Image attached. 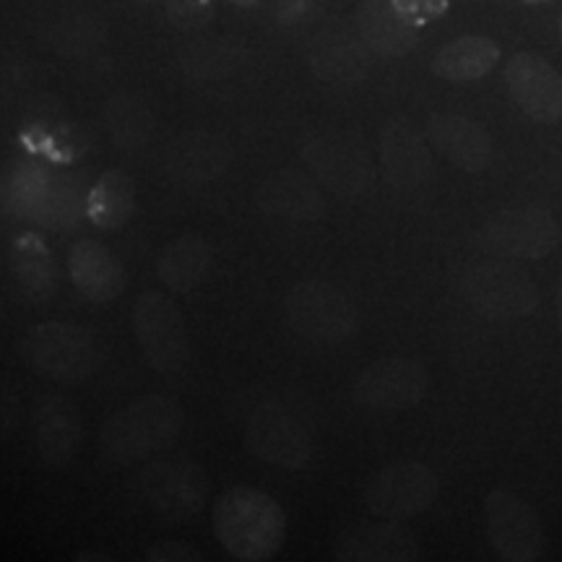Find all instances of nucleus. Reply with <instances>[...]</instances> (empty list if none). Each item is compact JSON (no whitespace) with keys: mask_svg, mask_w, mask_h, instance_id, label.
Returning a JSON list of instances; mask_svg holds the SVG:
<instances>
[{"mask_svg":"<svg viewBox=\"0 0 562 562\" xmlns=\"http://www.w3.org/2000/svg\"><path fill=\"white\" fill-rule=\"evenodd\" d=\"M104 128L121 151H140L154 140L157 115L138 94H115L104 104Z\"/></svg>","mask_w":562,"mask_h":562,"instance_id":"27","label":"nucleus"},{"mask_svg":"<svg viewBox=\"0 0 562 562\" xmlns=\"http://www.w3.org/2000/svg\"><path fill=\"white\" fill-rule=\"evenodd\" d=\"M378 149H381L385 180L398 191H417V188L432 180L435 161L430 146H427L425 136L404 117H393L383 125Z\"/></svg>","mask_w":562,"mask_h":562,"instance_id":"17","label":"nucleus"},{"mask_svg":"<svg viewBox=\"0 0 562 562\" xmlns=\"http://www.w3.org/2000/svg\"><path fill=\"white\" fill-rule=\"evenodd\" d=\"M505 87L513 102L531 121L558 123L562 117V76L560 70L533 53H516L505 66Z\"/></svg>","mask_w":562,"mask_h":562,"instance_id":"15","label":"nucleus"},{"mask_svg":"<svg viewBox=\"0 0 562 562\" xmlns=\"http://www.w3.org/2000/svg\"><path fill=\"white\" fill-rule=\"evenodd\" d=\"M83 422L79 404L58 393H45L32 406V440L47 467H66L81 448Z\"/></svg>","mask_w":562,"mask_h":562,"instance_id":"16","label":"nucleus"},{"mask_svg":"<svg viewBox=\"0 0 562 562\" xmlns=\"http://www.w3.org/2000/svg\"><path fill=\"white\" fill-rule=\"evenodd\" d=\"M364 50L368 47L360 42L355 45H336V42H328V45L315 47L311 60L313 68L318 70V76L328 81H357L364 70Z\"/></svg>","mask_w":562,"mask_h":562,"instance_id":"31","label":"nucleus"},{"mask_svg":"<svg viewBox=\"0 0 562 562\" xmlns=\"http://www.w3.org/2000/svg\"><path fill=\"white\" fill-rule=\"evenodd\" d=\"M302 161L307 172L321 186L341 195V199H357L372 186L375 167H372L370 151L360 144V138L336 131H311L305 133L300 146Z\"/></svg>","mask_w":562,"mask_h":562,"instance_id":"6","label":"nucleus"},{"mask_svg":"<svg viewBox=\"0 0 562 562\" xmlns=\"http://www.w3.org/2000/svg\"><path fill=\"white\" fill-rule=\"evenodd\" d=\"M560 32H562V21H560Z\"/></svg>","mask_w":562,"mask_h":562,"instance_id":"41","label":"nucleus"},{"mask_svg":"<svg viewBox=\"0 0 562 562\" xmlns=\"http://www.w3.org/2000/svg\"><path fill=\"white\" fill-rule=\"evenodd\" d=\"M430 389L425 364L409 357H383L364 364L355 378V398L368 409H412Z\"/></svg>","mask_w":562,"mask_h":562,"instance_id":"12","label":"nucleus"},{"mask_svg":"<svg viewBox=\"0 0 562 562\" xmlns=\"http://www.w3.org/2000/svg\"><path fill=\"white\" fill-rule=\"evenodd\" d=\"M68 277L89 302L108 305L125 290L123 263L108 245L81 237L68 250Z\"/></svg>","mask_w":562,"mask_h":562,"instance_id":"18","label":"nucleus"},{"mask_svg":"<svg viewBox=\"0 0 562 562\" xmlns=\"http://www.w3.org/2000/svg\"><path fill=\"white\" fill-rule=\"evenodd\" d=\"M487 533L497 558L529 562L542 558L544 531L539 513L510 490H492L487 497Z\"/></svg>","mask_w":562,"mask_h":562,"instance_id":"13","label":"nucleus"},{"mask_svg":"<svg viewBox=\"0 0 562 562\" xmlns=\"http://www.w3.org/2000/svg\"><path fill=\"white\" fill-rule=\"evenodd\" d=\"M235 5H240V9H252V5L258 3V0H232Z\"/></svg>","mask_w":562,"mask_h":562,"instance_id":"39","label":"nucleus"},{"mask_svg":"<svg viewBox=\"0 0 562 562\" xmlns=\"http://www.w3.org/2000/svg\"><path fill=\"white\" fill-rule=\"evenodd\" d=\"M357 37L368 53L398 58L417 45V26L398 16L391 0H364L357 11Z\"/></svg>","mask_w":562,"mask_h":562,"instance_id":"22","label":"nucleus"},{"mask_svg":"<svg viewBox=\"0 0 562 562\" xmlns=\"http://www.w3.org/2000/svg\"><path fill=\"white\" fill-rule=\"evenodd\" d=\"M138 206L136 180L125 170H108L87 193V220L104 232L121 229Z\"/></svg>","mask_w":562,"mask_h":562,"instance_id":"26","label":"nucleus"},{"mask_svg":"<svg viewBox=\"0 0 562 562\" xmlns=\"http://www.w3.org/2000/svg\"><path fill=\"white\" fill-rule=\"evenodd\" d=\"M131 326L144 360L161 375L178 372L191 355V336L180 307L161 292H144L131 307Z\"/></svg>","mask_w":562,"mask_h":562,"instance_id":"8","label":"nucleus"},{"mask_svg":"<svg viewBox=\"0 0 562 562\" xmlns=\"http://www.w3.org/2000/svg\"><path fill=\"white\" fill-rule=\"evenodd\" d=\"M558 326L562 331V277H560V286H558Z\"/></svg>","mask_w":562,"mask_h":562,"instance_id":"38","label":"nucleus"},{"mask_svg":"<svg viewBox=\"0 0 562 562\" xmlns=\"http://www.w3.org/2000/svg\"><path fill=\"white\" fill-rule=\"evenodd\" d=\"M19 414H21V404H19L16 391H13L5 381H0V440L16 432Z\"/></svg>","mask_w":562,"mask_h":562,"instance_id":"35","label":"nucleus"},{"mask_svg":"<svg viewBox=\"0 0 562 562\" xmlns=\"http://www.w3.org/2000/svg\"><path fill=\"white\" fill-rule=\"evenodd\" d=\"M55 186V175L40 161H21L5 180V209L24 222H37L45 214Z\"/></svg>","mask_w":562,"mask_h":562,"instance_id":"28","label":"nucleus"},{"mask_svg":"<svg viewBox=\"0 0 562 562\" xmlns=\"http://www.w3.org/2000/svg\"><path fill=\"white\" fill-rule=\"evenodd\" d=\"M334 554L339 560H417L419 544L393 518L375 524H357L336 539Z\"/></svg>","mask_w":562,"mask_h":562,"instance_id":"20","label":"nucleus"},{"mask_svg":"<svg viewBox=\"0 0 562 562\" xmlns=\"http://www.w3.org/2000/svg\"><path fill=\"white\" fill-rule=\"evenodd\" d=\"M245 448L273 469L300 472L311 467L315 442L311 427L279 402L258 404L245 422Z\"/></svg>","mask_w":562,"mask_h":562,"instance_id":"7","label":"nucleus"},{"mask_svg":"<svg viewBox=\"0 0 562 562\" xmlns=\"http://www.w3.org/2000/svg\"><path fill=\"white\" fill-rule=\"evenodd\" d=\"M53 42L58 45L63 55H70V58H79V55H87L94 50L102 42V24L97 19L89 16H74L68 21H60L53 32Z\"/></svg>","mask_w":562,"mask_h":562,"instance_id":"32","label":"nucleus"},{"mask_svg":"<svg viewBox=\"0 0 562 562\" xmlns=\"http://www.w3.org/2000/svg\"><path fill=\"white\" fill-rule=\"evenodd\" d=\"M362 497L375 516L402 521L430 508L438 497V476L419 461H398L372 474Z\"/></svg>","mask_w":562,"mask_h":562,"instance_id":"11","label":"nucleus"},{"mask_svg":"<svg viewBox=\"0 0 562 562\" xmlns=\"http://www.w3.org/2000/svg\"><path fill=\"white\" fill-rule=\"evenodd\" d=\"M232 161L229 138L222 131L191 128L175 136L165 149V170L180 186H206L220 180Z\"/></svg>","mask_w":562,"mask_h":562,"instance_id":"14","label":"nucleus"},{"mask_svg":"<svg viewBox=\"0 0 562 562\" xmlns=\"http://www.w3.org/2000/svg\"><path fill=\"white\" fill-rule=\"evenodd\" d=\"M459 286L469 305L492 321L524 318L537 307L539 300L529 273L510 263L508 258L463 266Z\"/></svg>","mask_w":562,"mask_h":562,"instance_id":"5","label":"nucleus"},{"mask_svg":"<svg viewBox=\"0 0 562 562\" xmlns=\"http://www.w3.org/2000/svg\"><path fill=\"white\" fill-rule=\"evenodd\" d=\"M165 11L178 30L195 32L209 26V21L214 19L216 3L214 0H167Z\"/></svg>","mask_w":562,"mask_h":562,"instance_id":"33","label":"nucleus"},{"mask_svg":"<svg viewBox=\"0 0 562 562\" xmlns=\"http://www.w3.org/2000/svg\"><path fill=\"white\" fill-rule=\"evenodd\" d=\"M13 279L34 305H47L58 294V263L47 243L34 232L21 235L13 245Z\"/></svg>","mask_w":562,"mask_h":562,"instance_id":"25","label":"nucleus"},{"mask_svg":"<svg viewBox=\"0 0 562 562\" xmlns=\"http://www.w3.org/2000/svg\"><path fill=\"white\" fill-rule=\"evenodd\" d=\"M211 529L235 560L266 562L277 558L284 547L286 516L269 492L240 484L216 497Z\"/></svg>","mask_w":562,"mask_h":562,"instance_id":"1","label":"nucleus"},{"mask_svg":"<svg viewBox=\"0 0 562 562\" xmlns=\"http://www.w3.org/2000/svg\"><path fill=\"white\" fill-rule=\"evenodd\" d=\"M21 357L37 375L60 385L89 381L100 362L91 336L66 321H45L32 326L21 341Z\"/></svg>","mask_w":562,"mask_h":562,"instance_id":"4","label":"nucleus"},{"mask_svg":"<svg viewBox=\"0 0 562 562\" xmlns=\"http://www.w3.org/2000/svg\"><path fill=\"white\" fill-rule=\"evenodd\" d=\"M256 203L263 214L286 222H315L326 211L323 193L311 172L284 167L266 178L256 191Z\"/></svg>","mask_w":562,"mask_h":562,"instance_id":"19","label":"nucleus"},{"mask_svg":"<svg viewBox=\"0 0 562 562\" xmlns=\"http://www.w3.org/2000/svg\"><path fill=\"white\" fill-rule=\"evenodd\" d=\"M211 261H214L211 245L201 235L188 232V235L175 237L161 248L157 258V277L167 290L180 294L191 292L206 281Z\"/></svg>","mask_w":562,"mask_h":562,"instance_id":"24","label":"nucleus"},{"mask_svg":"<svg viewBox=\"0 0 562 562\" xmlns=\"http://www.w3.org/2000/svg\"><path fill=\"white\" fill-rule=\"evenodd\" d=\"M284 321L294 334L313 344L347 341L360 328L355 302L323 279H300L284 294Z\"/></svg>","mask_w":562,"mask_h":562,"instance_id":"3","label":"nucleus"},{"mask_svg":"<svg viewBox=\"0 0 562 562\" xmlns=\"http://www.w3.org/2000/svg\"><path fill=\"white\" fill-rule=\"evenodd\" d=\"M307 11H311V0H281L279 3V19L286 21V24L300 21Z\"/></svg>","mask_w":562,"mask_h":562,"instance_id":"37","label":"nucleus"},{"mask_svg":"<svg viewBox=\"0 0 562 562\" xmlns=\"http://www.w3.org/2000/svg\"><path fill=\"white\" fill-rule=\"evenodd\" d=\"M245 60V47L232 40H206L193 42L182 47L178 55V66L186 76L201 81H214L229 76L232 70L240 68Z\"/></svg>","mask_w":562,"mask_h":562,"instance_id":"29","label":"nucleus"},{"mask_svg":"<svg viewBox=\"0 0 562 562\" xmlns=\"http://www.w3.org/2000/svg\"><path fill=\"white\" fill-rule=\"evenodd\" d=\"M526 5H542V3H550V0H521Z\"/></svg>","mask_w":562,"mask_h":562,"instance_id":"40","label":"nucleus"},{"mask_svg":"<svg viewBox=\"0 0 562 562\" xmlns=\"http://www.w3.org/2000/svg\"><path fill=\"white\" fill-rule=\"evenodd\" d=\"M391 5L396 9L398 16L419 30V26L440 19L451 5V0H391Z\"/></svg>","mask_w":562,"mask_h":562,"instance_id":"34","label":"nucleus"},{"mask_svg":"<svg viewBox=\"0 0 562 562\" xmlns=\"http://www.w3.org/2000/svg\"><path fill=\"white\" fill-rule=\"evenodd\" d=\"M501 60V45L482 34H463L440 47L432 55V74L446 81L469 83L480 81L492 74V68Z\"/></svg>","mask_w":562,"mask_h":562,"instance_id":"23","label":"nucleus"},{"mask_svg":"<svg viewBox=\"0 0 562 562\" xmlns=\"http://www.w3.org/2000/svg\"><path fill=\"white\" fill-rule=\"evenodd\" d=\"M146 558L149 560H154V562H186V560H199L201 554L193 550L191 544H186V542H178V539H170V542H159V544H154L151 550H149V554H146Z\"/></svg>","mask_w":562,"mask_h":562,"instance_id":"36","label":"nucleus"},{"mask_svg":"<svg viewBox=\"0 0 562 562\" xmlns=\"http://www.w3.org/2000/svg\"><path fill=\"white\" fill-rule=\"evenodd\" d=\"M138 490L154 516L165 524L182 526L206 505L209 480L201 463L191 459L151 461L140 469Z\"/></svg>","mask_w":562,"mask_h":562,"instance_id":"9","label":"nucleus"},{"mask_svg":"<svg viewBox=\"0 0 562 562\" xmlns=\"http://www.w3.org/2000/svg\"><path fill=\"white\" fill-rule=\"evenodd\" d=\"M560 229L552 214L537 206L505 209L482 227V248L508 261H539L558 245Z\"/></svg>","mask_w":562,"mask_h":562,"instance_id":"10","label":"nucleus"},{"mask_svg":"<svg viewBox=\"0 0 562 562\" xmlns=\"http://www.w3.org/2000/svg\"><path fill=\"white\" fill-rule=\"evenodd\" d=\"M182 425H186V412L175 398L146 393L104 422L100 448L108 461L117 467H133L170 448L180 438Z\"/></svg>","mask_w":562,"mask_h":562,"instance_id":"2","label":"nucleus"},{"mask_svg":"<svg viewBox=\"0 0 562 562\" xmlns=\"http://www.w3.org/2000/svg\"><path fill=\"white\" fill-rule=\"evenodd\" d=\"M87 193L89 191H83L81 180L74 178V175L55 178L50 201H47L40 227L55 232L74 229L81 220H87Z\"/></svg>","mask_w":562,"mask_h":562,"instance_id":"30","label":"nucleus"},{"mask_svg":"<svg viewBox=\"0 0 562 562\" xmlns=\"http://www.w3.org/2000/svg\"><path fill=\"white\" fill-rule=\"evenodd\" d=\"M427 136L440 157L463 172H482L492 159V138L482 125L463 115H435L427 123Z\"/></svg>","mask_w":562,"mask_h":562,"instance_id":"21","label":"nucleus"}]
</instances>
